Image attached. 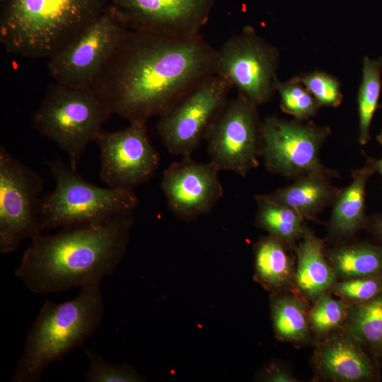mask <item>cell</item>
<instances>
[{
  "mask_svg": "<svg viewBox=\"0 0 382 382\" xmlns=\"http://www.w3.org/2000/svg\"><path fill=\"white\" fill-rule=\"evenodd\" d=\"M216 50L199 34L129 29L91 87L129 123L161 116L216 74Z\"/></svg>",
  "mask_w": 382,
  "mask_h": 382,
  "instance_id": "obj_1",
  "label": "cell"
},
{
  "mask_svg": "<svg viewBox=\"0 0 382 382\" xmlns=\"http://www.w3.org/2000/svg\"><path fill=\"white\" fill-rule=\"evenodd\" d=\"M134 221L128 211L101 224L40 233L31 238L15 276L37 294L100 284L123 259Z\"/></svg>",
  "mask_w": 382,
  "mask_h": 382,
  "instance_id": "obj_2",
  "label": "cell"
},
{
  "mask_svg": "<svg viewBox=\"0 0 382 382\" xmlns=\"http://www.w3.org/2000/svg\"><path fill=\"white\" fill-rule=\"evenodd\" d=\"M108 0H1L0 42L29 58L57 54L102 14Z\"/></svg>",
  "mask_w": 382,
  "mask_h": 382,
  "instance_id": "obj_3",
  "label": "cell"
},
{
  "mask_svg": "<svg viewBox=\"0 0 382 382\" xmlns=\"http://www.w3.org/2000/svg\"><path fill=\"white\" fill-rule=\"evenodd\" d=\"M104 313L100 284L81 287L76 297L66 301H46L27 332L11 381H40L50 364L83 347Z\"/></svg>",
  "mask_w": 382,
  "mask_h": 382,
  "instance_id": "obj_4",
  "label": "cell"
},
{
  "mask_svg": "<svg viewBox=\"0 0 382 382\" xmlns=\"http://www.w3.org/2000/svg\"><path fill=\"white\" fill-rule=\"evenodd\" d=\"M47 164L55 187L40 201L42 232L101 224L118 214L133 211L139 204V198L133 190L97 186L60 158L48 161Z\"/></svg>",
  "mask_w": 382,
  "mask_h": 382,
  "instance_id": "obj_5",
  "label": "cell"
},
{
  "mask_svg": "<svg viewBox=\"0 0 382 382\" xmlns=\"http://www.w3.org/2000/svg\"><path fill=\"white\" fill-rule=\"evenodd\" d=\"M112 113L93 89L54 82L33 116V125L67 154L70 167L76 170L87 146L96 141Z\"/></svg>",
  "mask_w": 382,
  "mask_h": 382,
  "instance_id": "obj_6",
  "label": "cell"
},
{
  "mask_svg": "<svg viewBox=\"0 0 382 382\" xmlns=\"http://www.w3.org/2000/svg\"><path fill=\"white\" fill-rule=\"evenodd\" d=\"M129 29L108 4L80 36L48 59L54 82L91 88Z\"/></svg>",
  "mask_w": 382,
  "mask_h": 382,
  "instance_id": "obj_7",
  "label": "cell"
},
{
  "mask_svg": "<svg viewBox=\"0 0 382 382\" xmlns=\"http://www.w3.org/2000/svg\"><path fill=\"white\" fill-rule=\"evenodd\" d=\"M279 50L250 25L216 50V74L257 106L269 102L275 90Z\"/></svg>",
  "mask_w": 382,
  "mask_h": 382,
  "instance_id": "obj_8",
  "label": "cell"
},
{
  "mask_svg": "<svg viewBox=\"0 0 382 382\" xmlns=\"http://www.w3.org/2000/svg\"><path fill=\"white\" fill-rule=\"evenodd\" d=\"M43 178L0 146V251H15L42 233L39 195Z\"/></svg>",
  "mask_w": 382,
  "mask_h": 382,
  "instance_id": "obj_9",
  "label": "cell"
},
{
  "mask_svg": "<svg viewBox=\"0 0 382 382\" xmlns=\"http://www.w3.org/2000/svg\"><path fill=\"white\" fill-rule=\"evenodd\" d=\"M261 125L257 106L245 96L227 100L205 139L210 161L219 170L246 175L259 165Z\"/></svg>",
  "mask_w": 382,
  "mask_h": 382,
  "instance_id": "obj_10",
  "label": "cell"
},
{
  "mask_svg": "<svg viewBox=\"0 0 382 382\" xmlns=\"http://www.w3.org/2000/svg\"><path fill=\"white\" fill-rule=\"evenodd\" d=\"M232 88L226 79L216 74L159 116L157 131L170 153L191 156L206 139Z\"/></svg>",
  "mask_w": 382,
  "mask_h": 382,
  "instance_id": "obj_11",
  "label": "cell"
},
{
  "mask_svg": "<svg viewBox=\"0 0 382 382\" xmlns=\"http://www.w3.org/2000/svg\"><path fill=\"white\" fill-rule=\"evenodd\" d=\"M330 134L328 127L270 116L261 125V157L270 172L294 180L325 171L320 151Z\"/></svg>",
  "mask_w": 382,
  "mask_h": 382,
  "instance_id": "obj_12",
  "label": "cell"
},
{
  "mask_svg": "<svg viewBox=\"0 0 382 382\" xmlns=\"http://www.w3.org/2000/svg\"><path fill=\"white\" fill-rule=\"evenodd\" d=\"M96 142L100 149V178L109 187L133 190L150 180L159 166L146 123H129L116 132L103 130Z\"/></svg>",
  "mask_w": 382,
  "mask_h": 382,
  "instance_id": "obj_13",
  "label": "cell"
},
{
  "mask_svg": "<svg viewBox=\"0 0 382 382\" xmlns=\"http://www.w3.org/2000/svg\"><path fill=\"white\" fill-rule=\"evenodd\" d=\"M127 26L134 30L178 35L199 34L215 0H108Z\"/></svg>",
  "mask_w": 382,
  "mask_h": 382,
  "instance_id": "obj_14",
  "label": "cell"
},
{
  "mask_svg": "<svg viewBox=\"0 0 382 382\" xmlns=\"http://www.w3.org/2000/svg\"><path fill=\"white\" fill-rule=\"evenodd\" d=\"M220 170L213 163H199L184 156L172 163L163 175L161 186L172 212L192 219L210 212L223 196Z\"/></svg>",
  "mask_w": 382,
  "mask_h": 382,
  "instance_id": "obj_15",
  "label": "cell"
},
{
  "mask_svg": "<svg viewBox=\"0 0 382 382\" xmlns=\"http://www.w3.org/2000/svg\"><path fill=\"white\" fill-rule=\"evenodd\" d=\"M342 328L317 342L313 364L317 375L333 382H367L378 378V362Z\"/></svg>",
  "mask_w": 382,
  "mask_h": 382,
  "instance_id": "obj_16",
  "label": "cell"
},
{
  "mask_svg": "<svg viewBox=\"0 0 382 382\" xmlns=\"http://www.w3.org/2000/svg\"><path fill=\"white\" fill-rule=\"evenodd\" d=\"M294 250V291L313 303L328 291L337 277L327 259L323 241L308 227Z\"/></svg>",
  "mask_w": 382,
  "mask_h": 382,
  "instance_id": "obj_17",
  "label": "cell"
},
{
  "mask_svg": "<svg viewBox=\"0 0 382 382\" xmlns=\"http://www.w3.org/2000/svg\"><path fill=\"white\" fill-rule=\"evenodd\" d=\"M335 175L330 169L309 173L265 195L272 201L294 210L304 219H313L335 202L340 190L331 183L330 178Z\"/></svg>",
  "mask_w": 382,
  "mask_h": 382,
  "instance_id": "obj_18",
  "label": "cell"
},
{
  "mask_svg": "<svg viewBox=\"0 0 382 382\" xmlns=\"http://www.w3.org/2000/svg\"><path fill=\"white\" fill-rule=\"evenodd\" d=\"M374 173L367 160L364 167L352 172L351 183L340 190L328 223L332 236L349 237L366 226V187L369 177Z\"/></svg>",
  "mask_w": 382,
  "mask_h": 382,
  "instance_id": "obj_19",
  "label": "cell"
},
{
  "mask_svg": "<svg viewBox=\"0 0 382 382\" xmlns=\"http://www.w3.org/2000/svg\"><path fill=\"white\" fill-rule=\"evenodd\" d=\"M289 248L270 234L255 246V278L272 294L294 291L296 266Z\"/></svg>",
  "mask_w": 382,
  "mask_h": 382,
  "instance_id": "obj_20",
  "label": "cell"
},
{
  "mask_svg": "<svg viewBox=\"0 0 382 382\" xmlns=\"http://www.w3.org/2000/svg\"><path fill=\"white\" fill-rule=\"evenodd\" d=\"M271 318L275 337L294 345L313 341L308 320V301L295 291L272 294Z\"/></svg>",
  "mask_w": 382,
  "mask_h": 382,
  "instance_id": "obj_21",
  "label": "cell"
},
{
  "mask_svg": "<svg viewBox=\"0 0 382 382\" xmlns=\"http://www.w3.org/2000/svg\"><path fill=\"white\" fill-rule=\"evenodd\" d=\"M337 279L382 276V247L367 242L342 245L325 253Z\"/></svg>",
  "mask_w": 382,
  "mask_h": 382,
  "instance_id": "obj_22",
  "label": "cell"
},
{
  "mask_svg": "<svg viewBox=\"0 0 382 382\" xmlns=\"http://www.w3.org/2000/svg\"><path fill=\"white\" fill-rule=\"evenodd\" d=\"M342 328L378 362L382 357V291L366 301L350 304Z\"/></svg>",
  "mask_w": 382,
  "mask_h": 382,
  "instance_id": "obj_23",
  "label": "cell"
},
{
  "mask_svg": "<svg viewBox=\"0 0 382 382\" xmlns=\"http://www.w3.org/2000/svg\"><path fill=\"white\" fill-rule=\"evenodd\" d=\"M256 225L279 239L289 248L295 249L301 238L305 225L302 216L294 210L279 204L265 195L255 196Z\"/></svg>",
  "mask_w": 382,
  "mask_h": 382,
  "instance_id": "obj_24",
  "label": "cell"
},
{
  "mask_svg": "<svg viewBox=\"0 0 382 382\" xmlns=\"http://www.w3.org/2000/svg\"><path fill=\"white\" fill-rule=\"evenodd\" d=\"M382 58L363 59L362 78L357 95L359 112V142L366 144L370 139V125L376 110L382 87Z\"/></svg>",
  "mask_w": 382,
  "mask_h": 382,
  "instance_id": "obj_25",
  "label": "cell"
},
{
  "mask_svg": "<svg viewBox=\"0 0 382 382\" xmlns=\"http://www.w3.org/2000/svg\"><path fill=\"white\" fill-rule=\"evenodd\" d=\"M350 303L328 291L313 303L308 310V320L317 342L342 328Z\"/></svg>",
  "mask_w": 382,
  "mask_h": 382,
  "instance_id": "obj_26",
  "label": "cell"
},
{
  "mask_svg": "<svg viewBox=\"0 0 382 382\" xmlns=\"http://www.w3.org/2000/svg\"><path fill=\"white\" fill-rule=\"evenodd\" d=\"M275 90L280 97L282 110L303 122L316 115L321 107L314 96L296 76L286 82L276 80Z\"/></svg>",
  "mask_w": 382,
  "mask_h": 382,
  "instance_id": "obj_27",
  "label": "cell"
},
{
  "mask_svg": "<svg viewBox=\"0 0 382 382\" xmlns=\"http://www.w3.org/2000/svg\"><path fill=\"white\" fill-rule=\"evenodd\" d=\"M88 361V367L84 375L86 382H138L143 378L127 364H114L100 354L82 347Z\"/></svg>",
  "mask_w": 382,
  "mask_h": 382,
  "instance_id": "obj_28",
  "label": "cell"
},
{
  "mask_svg": "<svg viewBox=\"0 0 382 382\" xmlns=\"http://www.w3.org/2000/svg\"><path fill=\"white\" fill-rule=\"evenodd\" d=\"M328 291L350 304L364 302L382 291V276L336 280Z\"/></svg>",
  "mask_w": 382,
  "mask_h": 382,
  "instance_id": "obj_29",
  "label": "cell"
},
{
  "mask_svg": "<svg viewBox=\"0 0 382 382\" xmlns=\"http://www.w3.org/2000/svg\"><path fill=\"white\" fill-rule=\"evenodd\" d=\"M314 96L320 105L338 107L342 102L340 83L334 76L323 71H314L296 76Z\"/></svg>",
  "mask_w": 382,
  "mask_h": 382,
  "instance_id": "obj_30",
  "label": "cell"
},
{
  "mask_svg": "<svg viewBox=\"0 0 382 382\" xmlns=\"http://www.w3.org/2000/svg\"><path fill=\"white\" fill-rule=\"evenodd\" d=\"M262 381L269 382H296L297 378L286 368L271 364L262 374Z\"/></svg>",
  "mask_w": 382,
  "mask_h": 382,
  "instance_id": "obj_31",
  "label": "cell"
},
{
  "mask_svg": "<svg viewBox=\"0 0 382 382\" xmlns=\"http://www.w3.org/2000/svg\"><path fill=\"white\" fill-rule=\"evenodd\" d=\"M366 226L382 243V214L373 215L367 220Z\"/></svg>",
  "mask_w": 382,
  "mask_h": 382,
  "instance_id": "obj_32",
  "label": "cell"
},
{
  "mask_svg": "<svg viewBox=\"0 0 382 382\" xmlns=\"http://www.w3.org/2000/svg\"><path fill=\"white\" fill-rule=\"evenodd\" d=\"M366 158L372 165L374 171L378 172L382 176V158L380 159H374L367 157Z\"/></svg>",
  "mask_w": 382,
  "mask_h": 382,
  "instance_id": "obj_33",
  "label": "cell"
},
{
  "mask_svg": "<svg viewBox=\"0 0 382 382\" xmlns=\"http://www.w3.org/2000/svg\"><path fill=\"white\" fill-rule=\"evenodd\" d=\"M377 140L382 145V131L381 133L377 136Z\"/></svg>",
  "mask_w": 382,
  "mask_h": 382,
  "instance_id": "obj_34",
  "label": "cell"
}]
</instances>
